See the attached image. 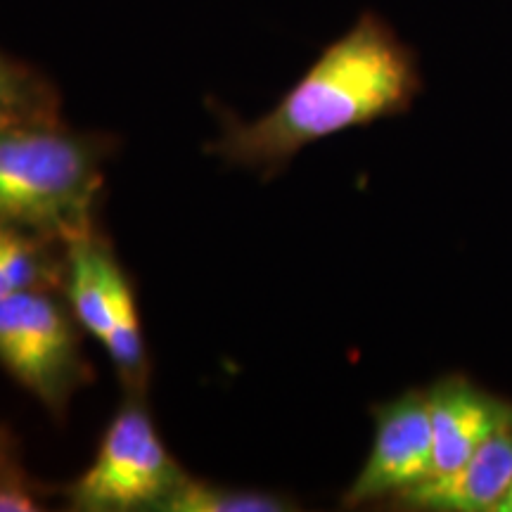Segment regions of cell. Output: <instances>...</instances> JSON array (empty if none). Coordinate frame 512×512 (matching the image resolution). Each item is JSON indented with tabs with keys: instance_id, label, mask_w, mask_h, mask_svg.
Segmentation results:
<instances>
[{
	"instance_id": "1",
	"label": "cell",
	"mask_w": 512,
	"mask_h": 512,
	"mask_svg": "<svg viewBox=\"0 0 512 512\" xmlns=\"http://www.w3.org/2000/svg\"><path fill=\"white\" fill-rule=\"evenodd\" d=\"M420 86L411 50L366 12L271 112L254 121H228L207 152L240 169L275 174L318 140L406 112Z\"/></svg>"
},
{
	"instance_id": "2",
	"label": "cell",
	"mask_w": 512,
	"mask_h": 512,
	"mask_svg": "<svg viewBox=\"0 0 512 512\" xmlns=\"http://www.w3.org/2000/svg\"><path fill=\"white\" fill-rule=\"evenodd\" d=\"M107 138L57 124L0 128V223L67 245L95 228Z\"/></svg>"
},
{
	"instance_id": "3",
	"label": "cell",
	"mask_w": 512,
	"mask_h": 512,
	"mask_svg": "<svg viewBox=\"0 0 512 512\" xmlns=\"http://www.w3.org/2000/svg\"><path fill=\"white\" fill-rule=\"evenodd\" d=\"M185 477L188 472L157 434L145 396L126 394L93 465L60 486V496L74 512H159Z\"/></svg>"
},
{
	"instance_id": "4",
	"label": "cell",
	"mask_w": 512,
	"mask_h": 512,
	"mask_svg": "<svg viewBox=\"0 0 512 512\" xmlns=\"http://www.w3.org/2000/svg\"><path fill=\"white\" fill-rule=\"evenodd\" d=\"M79 320L57 290L17 292L0 302V366L55 420L93 377Z\"/></svg>"
},
{
	"instance_id": "5",
	"label": "cell",
	"mask_w": 512,
	"mask_h": 512,
	"mask_svg": "<svg viewBox=\"0 0 512 512\" xmlns=\"http://www.w3.org/2000/svg\"><path fill=\"white\" fill-rule=\"evenodd\" d=\"M370 456L342 498L344 508L392 501L434 475V437L427 389H408L373 408Z\"/></svg>"
},
{
	"instance_id": "6",
	"label": "cell",
	"mask_w": 512,
	"mask_h": 512,
	"mask_svg": "<svg viewBox=\"0 0 512 512\" xmlns=\"http://www.w3.org/2000/svg\"><path fill=\"white\" fill-rule=\"evenodd\" d=\"M512 486V422L486 439L458 467L411 486L392 498L401 510L498 512Z\"/></svg>"
},
{
	"instance_id": "7",
	"label": "cell",
	"mask_w": 512,
	"mask_h": 512,
	"mask_svg": "<svg viewBox=\"0 0 512 512\" xmlns=\"http://www.w3.org/2000/svg\"><path fill=\"white\" fill-rule=\"evenodd\" d=\"M434 475L467 460L486 439L512 422V403L484 392L463 375H446L427 389Z\"/></svg>"
},
{
	"instance_id": "8",
	"label": "cell",
	"mask_w": 512,
	"mask_h": 512,
	"mask_svg": "<svg viewBox=\"0 0 512 512\" xmlns=\"http://www.w3.org/2000/svg\"><path fill=\"white\" fill-rule=\"evenodd\" d=\"M67 245L36 230L0 223V302L27 290H64Z\"/></svg>"
},
{
	"instance_id": "9",
	"label": "cell",
	"mask_w": 512,
	"mask_h": 512,
	"mask_svg": "<svg viewBox=\"0 0 512 512\" xmlns=\"http://www.w3.org/2000/svg\"><path fill=\"white\" fill-rule=\"evenodd\" d=\"M57 121H62V114L53 83L0 50V128Z\"/></svg>"
},
{
	"instance_id": "10",
	"label": "cell",
	"mask_w": 512,
	"mask_h": 512,
	"mask_svg": "<svg viewBox=\"0 0 512 512\" xmlns=\"http://www.w3.org/2000/svg\"><path fill=\"white\" fill-rule=\"evenodd\" d=\"M299 505L283 494L233 489L185 477V482L159 505V512H292Z\"/></svg>"
},
{
	"instance_id": "11",
	"label": "cell",
	"mask_w": 512,
	"mask_h": 512,
	"mask_svg": "<svg viewBox=\"0 0 512 512\" xmlns=\"http://www.w3.org/2000/svg\"><path fill=\"white\" fill-rule=\"evenodd\" d=\"M60 489H50L24 470L10 427L0 425V512H43Z\"/></svg>"
},
{
	"instance_id": "12",
	"label": "cell",
	"mask_w": 512,
	"mask_h": 512,
	"mask_svg": "<svg viewBox=\"0 0 512 512\" xmlns=\"http://www.w3.org/2000/svg\"><path fill=\"white\" fill-rule=\"evenodd\" d=\"M498 512H512V486H510V491H508V496L503 498V503L498 505Z\"/></svg>"
}]
</instances>
